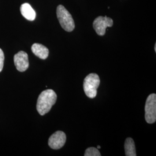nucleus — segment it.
<instances>
[{
	"label": "nucleus",
	"instance_id": "1",
	"mask_svg": "<svg viewBox=\"0 0 156 156\" xmlns=\"http://www.w3.org/2000/svg\"><path fill=\"white\" fill-rule=\"evenodd\" d=\"M57 100V94L53 90L48 89L42 91L38 97L37 109L42 116L50 111Z\"/></svg>",
	"mask_w": 156,
	"mask_h": 156
},
{
	"label": "nucleus",
	"instance_id": "2",
	"mask_svg": "<svg viewBox=\"0 0 156 156\" xmlns=\"http://www.w3.org/2000/svg\"><path fill=\"white\" fill-rule=\"evenodd\" d=\"M56 13L62 28L67 32L73 31L75 28V23L71 15L66 8L62 5H59L57 8Z\"/></svg>",
	"mask_w": 156,
	"mask_h": 156
},
{
	"label": "nucleus",
	"instance_id": "3",
	"mask_svg": "<svg viewBox=\"0 0 156 156\" xmlns=\"http://www.w3.org/2000/svg\"><path fill=\"white\" fill-rule=\"evenodd\" d=\"M100 79L96 73H90L84 78L83 82L84 91L90 98H94L97 94V89L100 86Z\"/></svg>",
	"mask_w": 156,
	"mask_h": 156
},
{
	"label": "nucleus",
	"instance_id": "4",
	"mask_svg": "<svg viewBox=\"0 0 156 156\" xmlns=\"http://www.w3.org/2000/svg\"><path fill=\"white\" fill-rule=\"evenodd\" d=\"M145 119L147 123H155L156 120V94L149 95L145 104Z\"/></svg>",
	"mask_w": 156,
	"mask_h": 156
},
{
	"label": "nucleus",
	"instance_id": "5",
	"mask_svg": "<svg viewBox=\"0 0 156 156\" xmlns=\"http://www.w3.org/2000/svg\"><path fill=\"white\" fill-rule=\"evenodd\" d=\"M113 24L111 18L106 16H98L93 22V28L98 35H105L107 27H111Z\"/></svg>",
	"mask_w": 156,
	"mask_h": 156
},
{
	"label": "nucleus",
	"instance_id": "6",
	"mask_svg": "<svg viewBox=\"0 0 156 156\" xmlns=\"http://www.w3.org/2000/svg\"><path fill=\"white\" fill-rule=\"evenodd\" d=\"M66 135L62 131H57L52 134L48 140V145L52 149H61L66 142Z\"/></svg>",
	"mask_w": 156,
	"mask_h": 156
},
{
	"label": "nucleus",
	"instance_id": "7",
	"mask_svg": "<svg viewBox=\"0 0 156 156\" xmlns=\"http://www.w3.org/2000/svg\"><path fill=\"white\" fill-rule=\"evenodd\" d=\"M16 69L20 72L26 71L29 67L28 55L24 51H20L13 57Z\"/></svg>",
	"mask_w": 156,
	"mask_h": 156
},
{
	"label": "nucleus",
	"instance_id": "8",
	"mask_svg": "<svg viewBox=\"0 0 156 156\" xmlns=\"http://www.w3.org/2000/svg\"><path fill=\"white\" fill-rule=\"evenodd\" d=\"M31 50L35 56L43 60L47 58L49 56V49L42 44H34L31 46Z\"/></svg>",
	"mask_w": 156,
	"mask_h": 156
},
{
	"label": "nucleus",
	"instance_id": "9",
	"mask_svg": "<svg viewBox=\"0 0 156 156\" xmlns=\"http://www.w3.org/2000/svg\"><path fill=\"white\" fill-rule=\"evenodd\" d=\"M20 12L23 16L30 21H33L36 17V13L28 3L23 4L20 6Z\"/></svg>",
	"mask_w": 156,
	"mask_h": 156
},
{
	"label": "nucleus",
	"instance_id": "10",
	"mask_svg": "<svg viewBox=\"0 0 156 156\" xmlns=\"http://www.w3.org/2000/svg\"><path fill=\"white\" fill-rule=\"evenodd\" d=\"M125 154L126 156H136L135 146L134 140L131 138H128L126 140L124 144Z\"/></svg>",
	"mask_w": 156,
	"mask_h": 156
},
{
	"label": "nucleus",
	"instance_id": "11",
	"mask_svg": "<svg viewBox=\"0 0 156 156\" xmlns=\"http://www.w3.org/2000/svg\"><path fill=\"white\" fill-rule=\"evenodd\" d=\"M84 156H101L100 152L95 147H89L84 153Z\"/></svg>",
	"mask_w": 156,
	"mask_h": 156
},
{
	"label": "nucleus",
	"instance_id": "12",
	"mask_svg": "<svg viewBox=\"0 0 156 156\" xmlns=\"http://www.w3.org/2000/svg\"><path fill=\"white\" fill-rule=\"evenodd\" d=\"M4 54L3 51L0 49V73L2 71L4 67Z\"/></svg>",
	"mask_w": 156,
	"mask_h": 156
},
{
	"label": "nucleus",
	"instance_id": "13",
	"mask_svg": "<svg viewBox=\"0 0 156 156\" xmlns=\"http://www.w3.org/2000/svg\"><path fill=\"white\" fill-rule=\"evenodd\" d=\"M101 146H97V149H100Z\"/></svg>",
	"mask_w": 156,
	"mask_h": 156
},
{
	"label": "nucleus",
	"instance_id": "14",
	"mask_svg": "<svg viewBox=\"0 0 156 156\" xmlns=\"http://www.w3.org/2000/svg\"><path fill=\"white\" fill-rule=\"evenodd\" d=\"M154 50H155V51H156V45L155 44V46H154Z\"/></svg>",
	"mask_w": 156,
	"mask_h": 156
}]
</instances>
